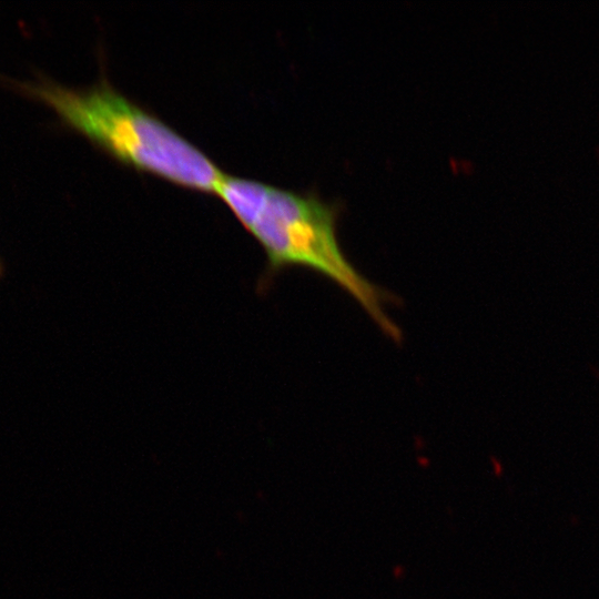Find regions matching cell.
Wrapping results in <instances>:
<instances>
[{"instance_id": "obj_3", "label": "cell", "mask_w": 599, "mask_h": 599, "mask_svg": "<svg viewBox=\"0 0 599 599\" xmlns=\"http://www.w3.org/2000/svg\"><path fill=\"white\" fill-rule=\"evenodd\" d=\"M4 272H6V270H4V263H3L2 258L0 257V280L3 278Z\"/></svg>"}, {"instance_id": "obj_2", "label": "cell", "mask_w": 599, "mask_h": 599, "mask_svg": "<svg viewBox=\"0 0 599 599\" xmlns=\"http://www.w3.org/2000/svg\"><path fill=\"white\" fill-rule=\"evenodd\" d=\"M14 84L124 165L206 193H215L225 174L201 149L118 91L105 77L84 89L48 79Z\"/></svg>"}, {"instance_id": "obj_1", "label": "cell", "mask_w": 599, "mask_h": 599, "mask_svg": "<svg viewBox=\"0 0 599 599\" xmlns=\"http://www.w3.org/2000/svg\"><path fill=\"white\" fill-rule=\"evenodd\" d=\"M215 194L264 248L268 274L300 266L333 281L395 342L402 332L385 311L388 294L348 261L337 237L341 205L315 191H294L224 174Z\"/></svg>"}]
</instances>
